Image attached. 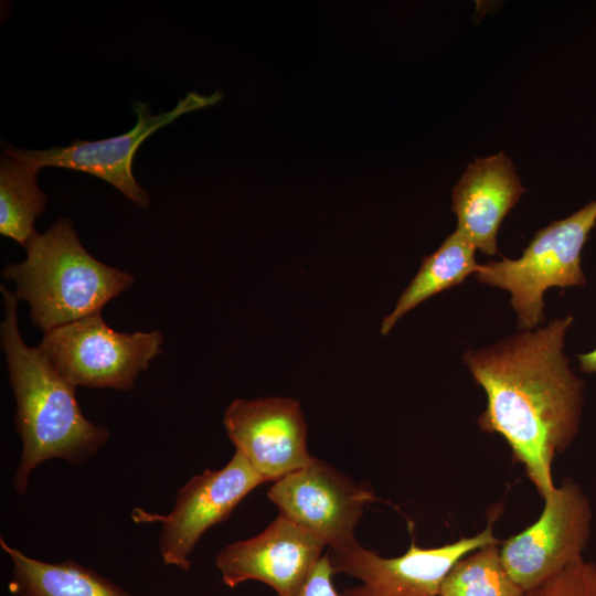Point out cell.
<instances>
[{
  "label": "cell",
  "instance_id": "obj_13",
  "mask_svg": "<svg viewBox=\"0 0 596 596\" xmlns=\"http://www.w3.org/2000/svg\"><path fill=\"white\" fill-rule=\"evenodd\" d=\"M524 191L504 152L476 158L453 189L456 231L481 253L497 255L499 227Z\"/></svg>",
  "mask_w": 596,
  "mask_h": 596
},
{
  "label": "cell",
  "instance_id": "obj_12",
  "mask_svg": "<svg viewBox=\"0 0 596 596\" xmlns=\"http://www.w3.org/2000/svg\"><path fill=\"white\" fill-rule=\"evenodd\" d=\"M324 546L320 538L278 514L262 533L224 546L215 563L223 583L231 588L258 581L277 596H297Z\"/></svg>",
  "mask_w": 596,
  "mask_h": 596
},
{
  "label": "cell",
  "instance_id": "obj_17",
  "mask_svg": "<svg viewBox=\"0 0 596 596\" xmlns=\"http://www.w3.org/2000/svg\"><path fill=\"white\" fill-rule=\"evenodd\" d=\"M500 542L459 560L445 577L440 596H524L502 564Z\"/></svg>",
  "mask_w": 596,
  "mask_h": 596
},
{
  "label": "cell",
  "instance_id": "obj_6",
  "mask_svg": "<svg viewBox=\"0 0 596 596\" xmlns=\"http://www.w3.org/2000/svg\"><path fill=\"white\" fill-rule=\"evenodd\" d=\"M593 511L578 483L564 479L544 499L540 517L500 542L502 564L528 593L583 558L592 532Z\"/></svg>",
  "mask_w": 596,
  "mask_h": 596
},
{
  "label": "cell",
  "instance_id": "obj_20",
  "mask_svg": "<svg viewBox=\"0 0 596 596\" xmlns=\"http://www.w3.org/2000/svg\"><path fill=\"white\" fill-rule=\"evenodd\" d=\"M577 360L582 372L596 374V348L586 353L578 354Z\"/></svg>",
  "mask_w": 596,
  "mask_h": 596
},
{
  "label": "cell",
  "instance_id": "obj_1",
  "mask_svg": "<svg viewBox=\"0 0 596 596\" xmlns=\"http://www.w3.org/2000/svg\"><path fill=\"white\" fill-rule=\"evenodd\" d=\"M573 321L568 315L462 356L487 396L478 426L507 441L543 500L556 487L553 460L572 445L582 419L585 383L564 352Z\"/></svg>",
  "mask_w": 596,
  "mask_h": 596
},
{
  "label": "cell",
  "instance_id": "obj_10",
  "mask_svg": "<svg viewBox=\"0 0 596 596\" xmlns=\"http://www.w3.org/2000/svg\"><path fill=\"white\" fill-rule=\"evenodd\" d=\"M493 519L481 532L436 547H421L412 539L408 550L395 557H383L359 544L330 551L336 574L361 581L341 596H440L441 584L454 565L469 553L499 543Z\"/></svg>",
  "mask_w": 596,
  "mask_h": 596
},
{
  "label": "cell",
  "instance_id": "obj_7",
  "mask_svg": "<svg viewBox=\"0 0 596 596\" xmlns=\"http://www.w3.org/2000/svg\"><path fill=\"white\" fill-rule=\"evenodd\" d=\"M266 480L235 450L231 460L219 470L206 469L193 476L177 494L168 514L134 509L137 523L159 522V550L166 565L188 572L190 555L211 526L228 519L241 501Z\"/></svg>",
  "mask_w": 596,
  "mask_h": 596
},
{
  "label": "cell",
  "instance_id": "obj_9",
  "mask_svg": "<svg viewBox=\"0 0 596 596\" xmlns=\"http://www.w3.org/2000/svg\"><path fill=\"white\" fill-rule=\"evenodd\" d=\"M221 99L219 92L209 96L192 92L171 110L157 115L151 114L149 103L138 100L132 106L137 123L123 135L96 141L75 140L70 146L45 150H24L6 145L3 153L38 169L53 166L93 174L114 185L138 206L147 207L149 195L138 185L131 171L132 159L140 145L178 117L213 106Z\"/></svg>",
  "mask_w": 596,
  "mask_h": 596
},
{
  "label": "cell",
  "instance_id": "obj_16",
  "mask_svg": "<svg viewBox=\"0 0 596 596\" xmlns=\"http://www.w3.org/2000/svg\"><path fill=\"white\" fill-rule=\"evenodd\" d=\"M40 169L6 153L0 162V233L24 247L36 234L34 221L45 211L47 195L38 187Z\"/></svg>",
  "mask_w": 596,
  "mask_h": 596
},
{
  "label": "cell",
  "instance_id": "obj_19",
  "mask_svg": "<svg viewBox=\"0 0 596 596\" xmlns=\"http://www.w3.org/2000/svg\"><path fill=\"white\" fill-rule=\"evenodd\" d=\"M329 553L318 561L307 583L297 596H341L333 585L334 575Z\"/></svg>",
  "mask_w": 596,
  "mask_h": 596
},
{
  "label": "cell",
  "instance_id": "obj_3",
  "mask_svg": "<svg viewBox=\"0 0 596 596\" xmlns=\"http://www.w3.org/2000/svg\"><path fill=\"white\" fill-rule=\"evenodd\" d=\"M25 249L26 258L8 264L2 276L14 281L15 296L29 304L32 323L44 333L100 312L135 280L93 257L67 219L36 233Z\"/></svg>",
  "mask_w": 596,
  "mask_h": 596
},
{
  "label": "cell",
  "instance_id": "obj_4",
  "mask_svg": "<svg viewBox=\"0 0 596 596\" xmlns=\"http://www.w3.org/2000/svg\"><path fill=\"white\" fill-rule=\"evenodd\" d=\"M596 225V199L571 214L540 228L521 257H502L480 265L478 281L504 289L511 295L521 331L539 328L545 321L544 292L553 287L584 286L582 252Z\"/></svg>",
  "mask_w": 596,
  "mask_h": 596
},
{
  "label": "cell",
  "instance_id": "obj_14",
  "mask_svg": "<svg viewBox=\"0 0 596 596\" xmlns=\"http://www.w3.org/2000/svg\"><path fill=\"white\" fill-rule=\"evenodd\" d=\"M1 549L11 561L9 590L17 596H131L127 590L79 563L67 560L47 563L10 546Z\"/></svg>",
  "mask_w": 596,
  "mask_h": 596
},
{
  "label": "cell",
  "instance_id": "obj_15",
  "mask_svg": "<svg viewBox=\"0 0 596 596\" xmlns=\"http://www.w3.org/2000/svg\"><path fill=\"white\" fill-rule=\"evenodd\" d=\"M475 251L457 231L448 235L432 255L424 257L394 310L383 319L380 333L389 334L396 322L419 304L476 274L480 265L476 262Z\"/></svg>",
  "mask_w": 596,
  "mask_h": 596
},
{
  "label": "cell",
  "instance_id": "obj_11",
  "mask_svg": "<svg viewBox=\"0 0 596 596\" xmlns=\"http://www.w3.org/2000/svg\"><path fill=\"white\" fill-rule=\"evenodd\" d=\"M223 424L236 451L266 482H275L315 458L308 450L300 404L294 398H236L225 409Z\"/></svg>",
  "mask_w": 596,
  "mask_h": 596
},
{
  "label": "cell",
  "instance_id": "obj_5",
  "mask_svg": "<svg viewBox=\"0 0 596 596\" xmlns=\"http://www.w3.org/2000/svg\"><path fill=\"white\" fill-rule=\"evenodd\" d=\"M162 341L160 331H115L97 312L49 331L38 349L75 387L128 391Z\"/></svg>",
  "mask_w": 596,
  "mask_h": 596
},
{
  "label": "cell",
  "instance_id": "obj_2",
  "mask_svg": "<svg viewBox=\"0 0 596 596\" xmlns=\"http://www.w3.org/2000/svg\"><path fill=\"white\" fill-rule=\"evenodd\" d=\"M1 292V347L17 402L14 423L22 444L12 485L19 494H24L39 465L56 458L81 465L102 449L109 433L84 416L75 386L57 373L38 348L24 343L18 327L19 299L3 285Z\"/></svg>",
  "mask_w": 596,
  "mask_h": 596
},
{
  "label": "cell",
  "instance_id": "obj_8",
  "mask_svg": "<svg viewBox=\"0 0 596 596\" xmlns=\"http://www.w3.org/2000/svg\"><path fill=\"white\" fill-rule=\"evenodd\" d=\"M267 497L278 514L320 538L331 551L358 543L354 531L364 508L377 499L369 483L354 481L317 457L273 482Z\"/></svg>",
  "mask_w": 596,
  "mask_h": 596
},
{
  "label": "cell",
  "instance_id": "obj_18",
  "mask_svg": "<svg viewBox=\"0 0 596 596\" xmlns=\"http://www.w3.org/2000/svg\"><path fill=\"white\" fill-rule=\"evenodd\" d=\"M524 596H596V564L582 558Z\"/></svg>",
  "mask_w": 596,
  "mask_h": 596
}]
</instances>
